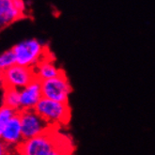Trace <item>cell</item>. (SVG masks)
Here are the masks:
<instances>
[{"mask_svg":"<svg viewBox=\"0 0 155 155\" xmlns=\"http://www.w3.org/2000/svg\"><path fill=\"white\" fill-rule=\"evenodd\" d=\"M19 155H74V146L69 135L52 129L24 142L16 149Z\"/></svg>","mask_w":155,"mask_h":155,"instance_id":"6da1fadb","label":"cell"},{"mask_svg":"<svg viewBox=\"0 0 155 155\" xmlns=\"http://www.w3.org/2000/svg\"><path fill=\"white\" fill-rule=\"evenodd\" d=\"M12 50L15 56L16 64L27 68H34L51 54L46 45L37 39L22 41L15 44Z\"/></svg>","mask_w":155,"mask_h":155,"instance_id":"7a4b0ae2","label":"cell"},{"mask_svg":"<svg viewBox=\"0 0 155 155\" xmlns=\"http://www.w3.org/2000/svg\"><path fill=\"white\" fill-rule=\"evenodd\" d=\"M35 111L51 127L56 129L68 125L71 117V109L69 103H59L46 98L41 100Z\"/></svg>","mask_w":155,"mask_h":155,"instance_id":"3957f363","label":"cell"},{"mask_svg":"<svg viewBox=\"0 0 155 155\" xmlns=\"http://www.w3.org/2000/svg\"><path fill=\"white\" fill-rule=\"evenodd\" d=\"M41 92L42 98L59 103H69L72 87L65 71L54 78L41 81Z\"/></svg>","mask_w":155,"mask_h":155,"instance_id":"277c9868","label":"cell"},{"mask_svg":"<svg viewBox=\"0 0 155 155\" xmlns=\"http://www.w3.org/2000/svg\"><path fill=\"white\" fill-rule=\"evenodd\" d=\"M21 120L22 134L24 140H29L43 134L46 132L56 129L51 127L43 118L35 111V109L18 112Z\"/></svg>","mask_w":155,"mask_h":155,"instance_id":"5b68a950","label":"cell"},{"mask_svg":"<svg viewBox=\"0 0 155 155\" xmlns=\"http://www.w3.org/2000/svg\"><path fill=\"white\" fill-rule=\"evenodd\" d=\"M3 87H12L21 90L37 78L33 68H27L15 64L3 72Z\"/></svg>","mask_w":155,"mask_h":155,"instance_id":"8992f818","label":"cell"},{"mask_svg":"<svg viewBox=\"0 0 155 155\" xmlns=\"http://www.w3.org/2000/svg\"><path fill=\"white\" fill-rule=\"evenodd\" d=\"M41 99V82L35 79L32 83L20 90V111L35 109Z\"/></svg>","mask_w":155,"mask_h":155,"instance_id":"52a82bcc","label":"cell"},{"mask_svg":"<svg viewBox=\"0 0 155 155\" xmlns=\"http://www.w3.org/2000/svg\"><path fill=\"white\" fill-rule=\"evenodd\" d=\"M0 139L12 150H16L24 142L21 120L18 113L8 121L1 134Z\"/></svg>","mask_w":155,"mask_h":155,"instance_id":"ba28073f","label":"cell"},{"mask_svg":"<svg viewBox=\"0 0 155 155\" xmlns=\"http://www.w3.org/2000/svg\"><path fill=\"white\" fill-rule=\"evenodd\" d=\"M33 69L36 78L41 82L54 78L60 75L62 72H64L62 69L57 66L52 54H48L46 58H43L40 63H38V65H36Z\"/></svg>","mask_w":155,"mask_h":155,"instance_id":"9c48e42d","label":"cell"},{"mask_svg":"<svg viewBox=\"0 0 155 155\" xmlns=\"http://www.w3.org/2000/svg\"><path fill=\"white\" fill-rule=\"evenodd\" d=\"M24 16L15 8L13 0H0V30Z\"/></svg>","mask_w":155,"mask_h":155,"instance_id":"30bf717a","label":"cell"},{"mask_svg":"<svg viewBox=\"0 0 155 155\" xmlns=\"http://www.w3.org/2000/svg\"><path fill=\"white\" fill-rule=\"evenodd\" d=\"M3 105L20 111V90L12 87H4Z\"/></svg>","mask_w":155,"mask_h":155,"instance_id":"8fae6325","label":"cell"},{"mask_svg":"<svg viewBox=\"0 0 155 155\" xmlns=\"http://www.w3.org/2000/svg\"><path fill=\"white\" fill-rule=\"evenodd\" d=\"M18 113V111L14 110L12 108H10L6 105L0 106V137L5 129V127L8 123L12 118Z\"/></svg>","mask_w":155,"mask_h":155,"instance_id":"7c38bea8","label":"cell"},{"mask_svg":"<svg viewBox=\"0 0 155 155\" xmlns=\"http://www.w3.org/2000/svg\"><path fill=\"white\" fill-rule=\"evenodd\" d=\"M15 64V56L12 49L0 54V71L1 72H4L6 70L12 67Z\"/></svg>","mask_w":155,"mask_h":155,"instance_id":"4fadbf2b","label":"cell"},{"mask_svg":"<svg viewBox=\"0 0 155 155\" xmlns=\"http://www.w3.org/2000/svg\"><path fill=\"white\" fill-rule=\"evenodd\" d=\"M13 4L15 6V8L19 11L22 14L25 15V8H26V5L25 2L23 1V0H13Z\"/></svg>","mask_w":155,"mask_h":155,"instance_id":"5bb4252c","label":"cell"},{"mask_svg":"<svg viewBox=\"0 0 155 155\" xmlns=\"http://www.w3.org/2000/svg\"><path fill=\"white\" fill-rule=\"evenodd\" d=\"M12 151V150H11L1 139H0V155H10Z\"/></svg>","mask_w":155,"mask_h":155,"instance_id":"9a60e30c","label":"cell"},{"mask_svg":"<svg viewBox=\"0 0 155 155\" xmlns=\"http://www.w3.org/2000/svg\"><path fill=\"white\" fill-rule=\"evenodd\" d=\"M4 86V79H3V72L0 71V87H3Z\"/></svg>","mask_w":155,"mask_h":155,"instance_id":"2e32d148","label":"cell"},{"mask_svg":"<svg viewBox=\"0 0 155 155\" xmlns=\"http://www.w3.org/2000/svg\"><path fill=\"white\" fill-rule=\"evenodd\" d=\"M10 155H19V154H18V152H17V151H16V150H12V153H11Z\"/></svg>","mask_w":155,"mask_h":155,"instance_id":"e0dca14e","label":"cell"}]
</instances>
